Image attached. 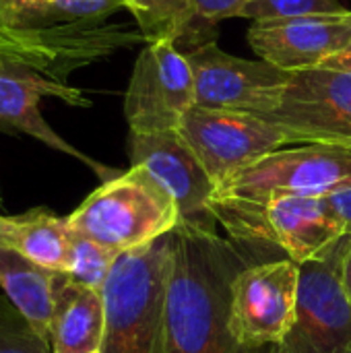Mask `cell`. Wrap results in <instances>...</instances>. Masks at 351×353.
<instances>
[{
  "label": "cell",
  "instance_id": "obj_1",
  "mask_svg": "<svg viewBox=\"0 0 351 353\" xmlns=\"http://www.w3.org/2000/svg\"><path fill=\"white\" fill-rule=\"evenodd\" d=\"M168 288V353H279L250 350L230 327V300L236 275L252 261L250 252L217 230L180 221Z\"/></svg>",
  "mask_w": 351,
  "mask_h": 353
},
{
  "label": "cell",
  "instance_id": "obj_2",
  "mask_svg": "<svg viewBox=\"0 0 351 353\" xmlns=\"http://www.w3.org/2000/svg\"><path fill=\"white\" fill-rule=\"evenodd\" d=\"M351 184V149L302 145L277 149L217 186L213 213L238 242L259 211L277 196H327Z\"/></svg>",
  "mask_w": 351,
  "mask_h": 353
},
{
  "label": "cell",
  "instance_id": "obj_3",
  "mask_svg": "<svg viewBox=\"0 0 351 353\" xmlns=\"http://www.w3.org/2000/svg\"><path fill=\"white\" fill-rule=\"evenodd\" d=\"M174 234L122 252L103 285L101 353H168V288Z\"/></svg>",
  "mask_w": 351,
  "mask_h": 353
},
{
  "label": "cell",
  "instance_id": "obj_4",
  "mask_svg": "<svg viewBox=\"0 0 351 353\" xmlns=\"http://www.w3.org/2000/svg\"><path fill=\"white\" fill-rule=\"evenodd\" d=\"M70 230L118 254L141 248L180 223L176 203L141 170L101 182L70 215Z\"/></svg>",
  "mask_w": 351,
  "mask_h": 353
},
{
  "label": "cell",
  "instance_id": "obj_5",
  "mask_svg": "<svg viewBox=\"0 0 351 353\" xmlns=\"http://www.w3.org/2000/svg\"><path fill=\"white\" fill-rule=\"evenodd\" d=\"M351 236L329 252L300 265L296 321L279 353H351V302L343 263Z\"/></svg>",
  "mask_w": 351,
  "mask_h": 353
},
{
  "label": "cell",
  "instance_id": "obj_6",
  "mask_svg": "<svg viewBox=\"0 0 351 353\" xmlns=\"http://www.w3.org/2000/svg\"><path fill=\"white\" fill-rule=\"evenodd\" d=\"M294 143L351 149V72L331 66L294 70L277 108L265 118Z\"/></svg>",
  "mask_w": 351,
  "mask_h": 353
},
{
  "label": "cell",
  "instance_id": "obj_7",
  "mask_svg": "<svg viewBox=\"0 0 351 353\" xmlns=\"http://www.w3.org/2000/svg\"><path fill=\"white\" fill-rule=\"evenodd\" d=\"M300 265L290 259L250 263L232 283L230 327L240 345L279 347L298 310Z\"/></svg>",
  "mask_w": 351,
  "mask_h": 353
},
{
  "label": "cell",
  "instance_id": "obj_8",
  "mask_svg": "<svg viewBox=\"0 0 351 353\" xmlns=\"http://www.w3.org/2000/svg\"><path fill=\"white\" fill-rule=\"evenodd\" d=\"M178 132L217 186L267 153L292 145L281 126L261 116L201 105L184 114Z\"/></svg>",
  "mask_w": 351,
  "mask_h": 353
},
{
  "label": "cell",
  "instance_id": "obj_9",
  "mask_svg": "<svg viewBox=\"0 0 351 353\" xmlns=\"http://www.w3.org/2000/svg\"><path fill=\"white\" fill-rule=\"evenodd\" d=\"M194 105V77L186 54L174 39L149 41L132 68L124 95L130 132L178 130Z\"/></svg>",
  "mask_w": 351,
  "mask_h": 353
},
{
  "label": "cell",
  "instance_id": "obj_10",
  "mask_svg": "<svg viewBox=\"0 0 351 353\" xmlns=\"http://www.w3.org/2000/svg\"><path fill=\"white\" fill-rule=\"evenodd\" d=\"M194 77V105L267 118L279 103L290 72L265 60L223 52L215 41L186 54Z\"/></svg>",
  "mask_w": 351,
  "mask_h": 353
},
{
  "label": "cell",
  "instance_id": "obj_11",
  "mask_svg": "<svg viewBox=\"0 0 351 353\" xmlns=\"http://www.w3.org/2000/svg\"><path fill=\"white\" fill-rule=\"evenodd\" d=\"M128 155L130 165L141 168L176 203L180 221L217 230L213 213L217 184L178 130L130 132Z\"/></svg>",
  "mask_w": 351,
  "mask_h": 353
},
{
  "label": "cell",
  "instance_id": "obj_12",
  "mask_svg": "<svg viewBox=\"0 0 351 353\" xmlns=\"http://www.w3.org/2000/svg\"><path fill=\"white\" fill-rule=\"evenodd\" d=\"M345 234L327 196H277L259 211L236 244L248 252H263L269 246L302 265L329 252Z\"/></svg>",
  "mask_w": 351,
  "mask_h": 353
},
{
  "label": "cell",
  "instance_id": "obj_13",
  "mask_svg": "<svg viewBox=\"0 0 351 353\" xmlns=\"http://www.w3.org/2000/svg\"><path fill=\"white\" fill-rule=\"evenodd\" d=\"M43 97H54L64 101L72 108H85L89 105V99L85 93L72 85L56 83L27 66H21L17 62H8L0 58V130L4 132H21L27 134L46 147L60 151L68 157L79 159L89 170H93L101 182H108L116 178L120 172L114 168H108L93 157L85 155L77 147H72L68 141H64L41 116L39 103Z\"/></svg>",
  "mask_w": 351,
  "mask_h": 353
},
{
  "label": "cell",
  "instance_id": "obj_14",
  "mask_svg": "<svg viewBox=\"0 0 351 353\" xmlns=\"http://www.w3.org/2000/svg\"><path fill=\"white\" fill-rule=\"evenodd\" d=\"M248 43L261 60L288 72L321 66L327 58L350 50L351 10L252 21Z\"/></svg>",
  "mask_w": 351,
  "mask_h": 353
},
{
  "label": "cell",
  "instance_id": "obj_15",
  "mask_svg": "<svg viewBox=\"0 0 351 353\" xmlns=\"http://www.w3.org/2000/svg\"><path fill=\"white\" fill-rule=\"evenodd\" d=\"M106 331L103 292L58 273L50 325L52 353H93L101 350Z\"/></svg>",
  "mask_w": 351,
  "mask_h": 353
},
{
  "label": "cell",
  "instance_id": "obj_16",
  "mask_svg": "<svg viewBox=\"0 0 351 353\" xmlns=\"http://www.w3.org/2000/svg\"><path fill=\"white\" fill-rule=\"evenodd\" d=\"M70 242L68 217H60L46 207L19 215H0V244L50 271L66 273Z\"/></svg>",
  "mask_w": 351,
  "mask_h": 353
},
{
  "label": "cell",
  "instance_id": "obj_17",
  "mask_svg": "<svg viewBox=\"0 0 351 353\" xmlns=\"http://www.w3.org/2000/svg\"><path fill=\"white\" fill-rule=\"evenodd\" d=\"M56 271L35 265L0 244V288L39 337L50 341Z\"/></svg>",
  "mask_w": 351,
  "mask_h": 353
},
{
  "label": "cell",
  "instance_id": "obj_18",
  "mask_svg": "<svg viewBox=\"0 0 351 353\" xmlns=\"http://www.w3.org/2000/svg\"><path fill=\"white\" fill-rule=\"evenodd\" d=\"M118 0H0V27L43 29L62 23L103 21Z\"/></svg>",
  "mask_w": 351,
  "mask_h": 353
},
{
  "label": "cell",
  "instance_id": "obj_19",
  "mask_svg": "<svg viewBox=\"0 0 351 353\" xmlns=\"http://www.w3.org/2000/svg\"><path fill=\"white\" fill-rule=\"evenodd\" d=\"M124 8L134 17L143 39H178L190 19L192 0H124Z\"/></svg>",
  "mask_w": 351,
  "mask_h": 353
},
{
  "label": "cell",
  "instance_id": "obj_20",
  "mask_svg": "<svg viewBox=\"0 0 351 353\" xmlns=\"http://www.w3.org/2000/svg\"><path fill=\"white\" fill-rule=\"evenodd\" d=\"M118 256V252L72 232L66 275L85 288L103 292V285L108 283V277Z\"/></svg>",
  "mask_w": 351,
  "mask_h": 353
},
{
  "label": "cell",
  "instance_id": "obj_21",
  "mask_svg": "<svg viewBox=\"0 0 351 353\" xmlns=\"http://www.w3.org/2000/svg\"><path fill=\"white\" fill-rule=\"evenodd\" d=\"M252 0H192L190 19L186 23L180 39L192 43L194 48L215 41V37H213L215 25L221 23L223 19L240 17L242 10Z\"/></svg>",
  "mask_w": 351,
  "mask_h": 353
},
{
  "label": "cell",
  "instance_id": "obj_22",
  "mask_svg": "<svg viewBox=\"0 0 351 353\" xmlns=\"http://www.w3.org/2000/svg\"><path fill=\"white\" fill-rule=\"evenodd\" d=\"M0 353H52L50 341L35 333L6 296L0 298Z\"/></svg>",
  "mask_w": 351,
  "mask_h": 353
},
{
  "label": "cell",
  "instance_id": "obj_23",
  "mask_svg": "<svg viewBox=\"0 0 351 353\" xmlns=\"http://www.w3.org/2000/svg\"><path fill=\"white\" fill-rule=\"evenodd\" d=\"M348 10L350 8L337 0H252L240 17L250 21H265L304 14H341Z\"/></svg>",
  "mask_w": 351,
  "mask_h": 353
},
{
  "label": "cell",
  "instance_id": "obj_24",
  "mask_svg": "<svg viewBox=\"0 0 351 353\" xmlns=\"http://www.w3.org/2000/svg\"><path fill=\"white\" fill-rule=\"evenodd\" d=\"M331 207L335 209V213L341 217L343 225H345V232L351 236V184L327 194Z\"/></svg>",
  "mask_w": 351,
  "mask_h": 353
},
{
  "label": "cell",
  "instance_id": "obj_25",
  "mask_svg": "<svg viewBox=\"0 0 351 353\" xmlns=\"http://www.w3.org/2000/svg\"><path fill=\"white\" fill-rule=\"evenodd\" d=\"M323 66H331V68H341V70H350L351 72V50L339 52L331 58H327L323 62Z\"/></svg>",
  "mask_w": 351,
  "mask_h": 353
},
{
  "label": "cell",
  "instance_id": "obj_26",
  "mask_svg": "<svg viewBox=\"0 0 351 353\" xmlns=\"http://www.w3.org/2000/svg\"><path fill=\"white\" fill-rule=\"evenodd\" d=\"M343 283H345V292H348L351 302V242L348 254H345V263H343Z\"/></svg>",
  "mask_w": 351,
  "mask_h": 353
},
{
  "label": "cell",
  "instance_id": "obj_27",
  "mask_svg": "<svg viewBox=\"0 0 351 353\" xmlns=\"http://www.w3.org/2000/svg\"><path fill=\"white\" fill-rule=\"evenodd\" d=\"M0 207H2V190H0Z\"/></svg>",
  "mask_w": 351,
  "mask_h": 353
},
{
  "label": "cell",
  "instance_id": "obj_28",
  "mask_svg": "<svg viewBox=\"0 0 351 353\" xmlns=\"http://www.w3.org/2000/svg\"><path fill=\"white\" fill-rule=\"evenodd\" d=\"M118 2H122V8H124V0H118Z\"/></svg>",
  "mask_w": 351,
  "mask_h": 353
},
{
  "label": "cell",
  "instance_id": "obj_29",
  "mask_svg": "<svg viewBox=\"0 0 351 353\" xmlns=\"http://www.w3.org/2000/svg\"><path fill=\"white\" fill-rule=\"evenodd\" d=\"M93 353H101V352H93Z\"/></svg>",
  "mask_w": 351,
  "mask_h": 353
},
{
  "label": "cell",
  "instance_id": "obj_30",
  "mask_svg": "<svg viewBox=\"0 0 351 353\" xmlns=\"http://www.w3.org/2000/svg\"><path fill=\"white\" fill-rule=\"evenodd\" d=\"M350 50H351V46H350Z\"/></svg>",
  "mask_w": 351,
  "mask_h": 353
}]
</instances>
